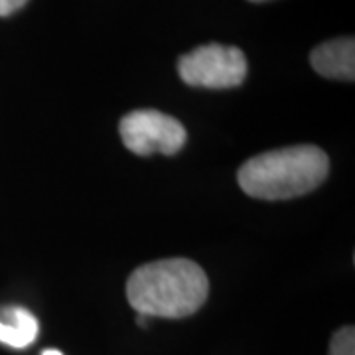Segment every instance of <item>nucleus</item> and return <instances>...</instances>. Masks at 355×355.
<instances>
[{
	"label": "nucleus",
	"mask_w": 355,
	"mask_h": 355,
	"mask_svg": "<svg viewBox=\"0 0 355 355\" xmlns=\"http://www.w3.org/2000/svg\"><path fill=\"white\" fill-rule=\"evenodd\" d=\"M209 294V280L190 259H162L139 266L127 280L130 306L148 318H188Z\"/></svg>",
	"instance_id": "1"
},
{
	"label": "nucleus",
	"mask_w": 355,
	"mask_h": 355,
	"mask_svg": "<svg viewBox=\"0 0 355 355\" xmlns=\"http://www.w3.org/2000/svg\"><path fill=\"white\" fill-rule=\"evenodd\" d=\"M328 154L312 144H298L249 158L237 180L247 196L275 202L316 190L328 178Z\"/></svg>",
	"instance_id": "2"
},
{
	"label": "nucleus",
	"mask_w": 355,
	"mask_h": 355,
	"mask_svg": "<svg viewBox=\"0 0 355 355\" xmlns=\"http://www.w3.org/2000/svg\"><path fill=\"white\" fill-rule=\"evenodd\" d=\"M247 58L235 46L205 44L178 60V73L190 87H239L247 77Z\"/></svg>",
	"instance_id": "3"
},
{
	"label": "nucleus",
	"mask_w": 355,
	"mask_h": 355,
	"mask_svg": "<svg viewBox=\"0 0 355 355\" xmlns=\"http://www.w3.org/2000/svg\"><path fill=\"white\" fill-rule=\"evenodd\" d=\"M119 132L123 144L139 156H172L184 148L188 139L186 128L178 119L154 109H139L125 114L121 119Z\"/></svg>",
	"instance_id": "4"
},
{
	"label": "nucleus",
	"mask_w": 355,
	"mask_h": 355,
	"mask_svg": "<svg viewBox=\"0 0 355 355\" xmlns=\"http://www.w3.org/2000/svg\"><path fill=\"white\" fill-rule=\"evenodd\" d=\"M312 69L328 79L354 81L355 77V40L336 38L320 44L310 53Z\"/></svg>",
	"instance_id": "5"
},
{
	"label": "nucleus",
	"mask_w": 355,
	"mask_h": 355,
	"mask_svg": "<svg viewBox=\"0 0 355 355\" xmlns=\"http://www.w3.org/2000/svg\"><path fill=\"white\" fill-rule=\"evenodd\" d=\"M38 336V320L24 308H6L0 314V342L24 349Z\"/></svg>",
	"instance_id": "6"
},
{
	"label": "nucleus",
	"mask_w": 355,
	"mask_h": 355,
	"mask_svg": "<svg viewBox=\"0 0 355 355\" xmlns=\"http://www.w3.org/2000/svg\"><path fill=\"white\" fill-rule=\"evenodd\" d=\"M330 355H355L354 326H345L334 334L330 342Z\"/></svg>",
	"instance_id": "7"
},
{
	"label": "nucleus",
	"mask_w": 355,
	"mask_h": 355,
	"mask_svg": "<svg viewBox=\"0 0 355 355\" xmlns=\"http://www.w3.org/2000/svg\"><path fill=\"white\" fill-rule=\"evenodd\" d=\"M28 0H0V16H10L20 10Z\"/></svg>",
	"instance_id": "8"
},
{
	"label": "nucleus",
	"mask_w": 355,
	"mask_h": 355,
	"mask_svg": "<svg viewBox=\"0 0 355 355\" xmlns=\"http://www.w3.org/2000/svg\"><path fill=\"white\" fill-rule=\"evenodd\" d=\"M137 324H139V326H146V324H148V316H142V314H139V318H137Z\"/></svg>",
	"instance_id": "9"
},
{
	"label": "nucleus",
	"mask_w": 355,
	"mask_h": 355,
	"mask_svg": "<svg viewBox=\"0 0 355 355\" xmlns=\"http://www.w3.org/2000/svg\"><path fill=\"white\" fill-rule=\"evenodd\" d=\"M42 355H64V354H62V352H58V349H46Z\"/></svg>",
	"instance_id": "10"
},
{
	"label": "nucleus",
	"mask_w": 355,
	"mask_h": 355,
	"mask_svg": "<svg viewBox=\"0 0 355 355\" xmlns=\"http://www.w3.org/2000/svg\"><path fill=\"white\" fill-rule=\"evenodd\" d=\"M249 2H268V0H249Z\"/></svg>",
	"instance_id": "11"
}]
</instances>
